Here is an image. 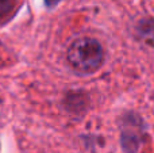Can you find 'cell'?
Instances as JSON below:
<instances>
[{"label": "cell", "instance_id": "3957f363", "mask_svg": "<svg viewBox=\"0 0 154 153\" xmlns=\"http://www.w3.org/2000/svg\"><path fill=\"white\" fill-rule=\"evenodd\" d=\"M46 2V4L49 5V7H53V5H56L57 3H60L61 0H45Z\"/></svg>", "mask_w": 154, "mask_h": 153}, {"label": "cell", "instance_id": "6da1fadb", "mask_svg": "<svg viewBox=\"0 0 154 153\" xmlns=\"http://www.w3.org/2000/svg\"><path fill=\"white\" fill-rule=\"evenodd\" d=\"M68 61L76 72L81 75L93 73L104 61L101 45L93 38L76 39L68 49Z\"/></svg>", "mask_w": 154, "mask_h": 153}, {"label": "cell", "instance_id": "7a4b0ae2", "mask_svg": "<svg viewBox=\"0 0 154 153\" xmlns=\"http://www.w3.org/2000/svg\"><path fill=\"white\" fill-rule=\"evenodd\" d=\"M15 8V0H0V22L10 18Z\"/></svg>", "mask_w": 154, "mask_h": 153}]
</instances>
